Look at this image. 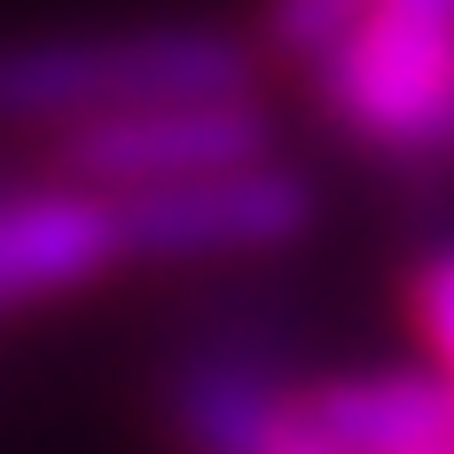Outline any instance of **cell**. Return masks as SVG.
Here are the masks:
<instances>
[{
    "mask_svg": "<svg viewBox=\"0 0 454 454\" xmlns=\"http://www.w3.org/2000/svg\"><path fill=\"white\" fill-rule=\"evenodd\" d=\"M274 126L251 94L227 102H149L126 118H94L55 134V181L87 188V196H149V188H181L204 173L235 165H267Z\"/></svg>",
    "mask_w": 454,
    "mask_h": 454,
    "instance_id": "cell-3",
    "label": "cell"
},
{
    "mask_svg": "<svg viewBox=\"0 0 454 454\" xmlns=\"http://www.w3.org/2000/svg\"><path fill=\"white\" fill-rule=\"evenodd\" d=\"M306 71L321 118L361 149H454V0H368L361 24Z\"/></svg>",
    "mask_w": 454,
    "mask_h": 454,
    "instance_id": "cell-2",
    "label": "cell"
},
{
    "mask_svg": "<svg viewBox=\"0 0 454 454\" xmlns=\"http://www.w3.org/2000/svg\"><path fill=\"white\" fill-rule=\"evenodd\" d=\"M447 454H454V447H447Z\"/></svg>",
    "mask_w": 454,
    "mask_h": 454,
    "instance_id": "cell-8",
    "label": "cell"
},
{
    "mask_svg": "<svg viewBox=\"0 0 454 454\" xmlns=\"http://www.w3.org/2000/svg\"><path fill=\"white\" fill-rule=\"evenodd\" d=\"M251 87V55L227 32L165 24L110 40H8L0 47V118L71 134L149 102H227Z\"/></svg>",
    "mask_w": 454,
    "mask_h": 454,
    "instance_id": "cell-1",
    "label": "cell"
},
{
    "mask_svg": "<svg viewBox=\"0 0 454 454\" xmlns=\"http://www.w3.org/2000/svg\"><path fill=\"white\" fill-rule=\"evenodd\" d=\"M126 267H204V259H259L314 227V188L282 165H235L149 196H110Z\"/></svg>",
    "mask_w": 454,
    "mask_h": 454,
    "instance_id": "cell-4",
    "label": "cell"
},
{
    "mask_svg": "<svg viewBox=\"0 0 454 454\" xmlns=\"http://www.w3.org/2000/svg\"><path fill=\"white\" fill-rule=\"evenodd\" d=\"M361 8L368 0H267V40H274V55L314 63L361 24Z\"/></svg>",
    "mask_w": 454,
    "mask_h": 454,
    "instance_id": "cell-7",
    "label": "cell"
},
{
    "mask_svg": "<svg viewBox=\"0 0 454 454\" xmlns=\"http://www.w3.org/2000/svg\"><path fill=\"white\" fill-rule=\"evenodd\" d=\"M408 314H415V337H423V353H431V376L454 392V243L447 251H431L408 282Z\"/></svg>",
    "mask_w": 454,
    "mask_h": 454,
    "instance_id": "cell-6",
    "label": "cell"
},
{
    "mask_svg": "<svg viewBox=\"0 0 454 454\" xmlns=\"http://www.w3.org/2000/svg\"><path fill=\"white\" fill-rule=\"evenodd\" d=\"M110 267H126L110 196H87L71 181H40V188L0 196V314L55 306V298L102 282Z\"/></svg>",
    "mask_w": 454,
    "mask_h": 454,
    "instance_id": "cell-5",
    "label": "cell"
}]
</instances>
